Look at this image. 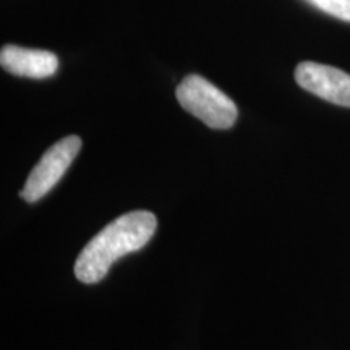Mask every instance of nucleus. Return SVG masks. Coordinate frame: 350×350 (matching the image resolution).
Returning <instances> with one entry per match:
<instances>
[{
    "label": "nucleus",
    "instance_id": "2",
    "mask_svg": "<svg viewBox=\"0 0 350 350\" xmlns=\"http://www.w3.org/2000/svg\"><path fill=\"white\" fill-rule=\"evenodd\" d=\"M180 106L209 129L227 130L235 124L239 111L229 96L200 75H188L177 88Z\"/></svg>",
    "mask_w": 350,
    "mask_h": 350
},
{
    "label": "nucleus",
    "instance_id": "1",
    "mask_svg": "<svg viewBox=\"0 0 350 350\" xmlns=\"http://www.w3.org/2000/svg\"><path fill=\"white\" fill-rule=\"evenodd\" d=\"M157 219L150 211H130L117 217L88 242L75 262V275L85 284L106 278L119 258L138 252L154 235Z\"/></svg>",
    "mask_w": 350,
    "mask_h": 350
},
{
    "label": "nucleus",
    "instance_id": "5",
    "mask_svg": "<svg viewBox=\"0 0 350 350\" xmlns=\"http://www.w3.org/2000/svg\"><path fill=\"white\" fill-rule=\"evenodd\" d=\"M0 65L12 75L42 80V78L55 75L59 68V59L54 52L26 49V47L8 44L0 51Z\"/></svg>",
    "mask_w": 350,
    "mask_h": 350
},
{
    "label": "nucleus",
    "instance_id": "4",
    "mask_svg": "<svg viewBox=\"0 0 350 350\" xmlns=\"http://www.w3.org/2000/svg\"><path fill=\"white\" fill-rule=\"evenodd\" d=\"M295 81L327 103L350 107V75L342 70L325 64L301 62L295 68Z\"/></svg>",
    "mask_w": 350,
    "mask_h": 350
},
{
    "label": "nucleus",
    "instance_id": "3",
    "mask_svg": "<svg viewBox=\"0 0 350 350\" xmlns=\"http://www.w3.org/2000/svg\"><path fill=\"white\" fill-rule=\"evenodd\" d=\"M80 150L81 138L77 135H70V137H65L52 144L29 172L28 180L20 193L21 198L26 203H36L44 198L64 177Z\"/></svg>",
    "mask_w": 350,
    "mask_h": 350
},
{
    "label": "nucleus",
    "instance_id": "6",
    "mask_svg": "<svg viewBox=\"0 0 350 350\" xmlns=\"http://www.w3.org/2000/svg\"><path fill=\"white\" fill-rule=\"evenodd\" d=\"M318 10L350 23V0H306Z\"/></svg>",
    "mask_w": 350,
    "mask_h": 350
}]
</instances>
